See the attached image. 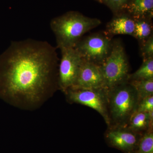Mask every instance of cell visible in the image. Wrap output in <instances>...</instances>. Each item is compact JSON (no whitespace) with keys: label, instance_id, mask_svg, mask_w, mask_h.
Returning <instances> with one entry per match:
<instances>
[{"label":"cell","instance_id":"cell-1","mask_svg":"<svg viewBox=\"0 0 153 153\" xmlns=\"http://www.w3.org/2000/svg\"><path fill=\"white\" fill-rule=\"evenodd\" d=\"M58 60L46 41H13L0 55V97L28 109L41 104L58 87Z\"/></svg>","mask_w":153,"mask_h":153},{"label":"cell","instance_id":"cell-2","mask_svg":"<svg viewBox=\"0 0 153 153\" xmlns=\"http://www.w3.org/2000/svg\"><path fill=\"white\" fill-rule=\"evenodd\" d=\"M101 24L98 19L70 12L52 19L50 27L56 38L57 47L60 49L74 48L84 34Z\"/></svg>","mask_w":153,"mask_h":153},{"label":"cell","instance_id":"cell-3","mask_svg":"<svg viewBox=\"0 0 153 153\" xmlns=\"http://www.w3.org/2000/svg\"><path fill=\"white\" fill-rule=\"evenodd\" d=\"M108 126L125 127L136 111L139 101L135 89L128 80L108 89Z\"/></svg>","mask_w":153,"mask_h":153},{"label":"cell","instance_id":"cell-4","mask_svg":"<svg viewBox=\"0 0 153 153\" xmlns=\"http://www.w3.org/2000/svg\"><path fill=\"white\" fill-rule=\"evenodd\" d=\"M100 66L108 88L128 80L129 65L120 41H113L109 55Z\"/></svg>","mask_w":153,"mask_h":153},{"label":"cell","instance_id":"cell-5","mask_svg":"<svg viewBox=\"0 0 153 153\" xmlns=\"http://www.w3.org/2000/svg\"><path fill=\"white\" fill-rule=\"evenodd\" d=\"M108 89L106 88H83L72 87L64 93L69 102L82 105L97 111L108 126Z\"/></svg>","mask_w":153,"mask_h":153},{"label":"cell","instance_id":"cell-6","mask_svg":"<svg viewBox=\"0 0 153 153\" xmlns=\"http://www.w3.org/2000/svg\"><path fill=\"white\" fill-rule=\"evenodd\" d=\"M112 43L106 33H95L82 38L74 48L83 60L100 66L109 55Z\"/></svg>","mask_w":153,"mask_h":153},{"label":"cell","instance_id":"cell-7","mask_svg":"<svg viewBox=\"0 0 153 153\" xmlns=\"http://www.w3.org/2000/svg\"><path fill=\"white\" fill-rule=\"evenodd\" d=\"M61 58L58 71V88L65 92L74 85L82 58L74 48L60 49Z\"/></svg>","mask_w":153,"mask_h":153},{"label":"cell","instance_id":"cell-8","mask_svg":"<svg viewBox=\"0 0 153 153\" xmlns=\"http://www.w3.org/2000/svg\"><path fill=\"white\" fill-rule=\"evenodd\" d=\"M141 135L120 126H108L105 134L110 146L125 153H134Z\"/></svg>","mask_w":153,"mask_h":153},{"label":"cell","instance_id":"cell-9","mask_svg":"<svg viewBox=\"0 0 153 153\" xmlns=\"http://www.w3.org/2000/svg\"><path fill=\"white\" fill-rule=\"evenodd\" d=\"M72 87L83 88H107L100 66L82 59L76 81Z\"/></svg>","mask_w":153,"mask_h":153},{"label":"cell","instance_id":"cell-10","mask_svg":"<svg viewBox=\"0 0 153 153\" xmlns=\"http://www.w3.org/2000/svg\"><path fill=\"white\" fill-rule=\"evenodd\" d=\"M135 21L131 16L122 15L114 18L106 26L107 34L111 36L115 35L133 36Z\"/></svg>","mask_w":153,"mask_h":153},{"label":"cell","instance_id":"cell-11","mask_svg":"<svg viewBox=\"0 0 153 153\" xmlns=\"http://www.w3.org/2000/svg\"><path fill=\"white\" fill-rule=\"evenodd\" d=\"M153 111L146 113L136 111L131 115L125 127L142 134L153 129Z\"/></svg>","mask_w":153,"mask_h":153},{"label":"cell","instance_id":"cell-12","mask_svg":"<svg viewBox=\"0 0 153 153\" xmlns=\"http://www.w3.org/2000/svg\"><path fill=\"white\" fill-rule=\"evenodd\" d=\"M126 9L134 19H151L153 15V0H131Z\"/></svg>","mask_w":153,"mask_h":153},{"label":"cell","instance_id":"cell-13","mask_svg":"<svg viewBox=\"0 0 153 153\" xmlns=\"http://www.w3.org/2000/svg\"><path fill=\"white\" fill-rule=\"evenodd\" d=\"M149 19H134L135 30L133 37L140 42L146 40L153 35L152 24Z\"/></svg>","mask_w":153,"mask_h":153},{"label":"cell","instance_id":"cell-14","mask_svg":"<svg viewBox=\"0 0 153 153\" xmlns=\"http://www.w3.org/2000/svg\"><path fill=\"white\" fill-rule=\"evenodd\" d=\"M153 78V57L143 59L139 68L133 74H129L128 80L147 79Z\"/></svg>","mask_w":153,"mask_h":153},{"label":"cell","instance_id":"cell-15","mask_svg":"<svg viewBox=\"0 0 153 153\" xmlns=\"http://www.w3.org/2000/svg\"><path fill=\"white\" fill-rule=\"evenodd\" d=\"M128 81L135 89L139 100L150 96L153 95V78Z\"/></svg>","mask_w":153,"mask_h":153},{"label":"cell","instance_id":"cell-16","mask_svg":"<svg viewBox=\"0 0 153 153\" xmlns=\"http://www.w3.org/2000/svg\"><path fill=\"white\" fill-rule=\"evenodd\" d=\"M134 153H153V129L142 134Z\"/></svg>","mask_w":153,"mask_h":153},{"label":"cell","instance_id":"cell-17","mask_svg":"<svg viewBox=\"0 0 153 153\" xmlns=\"http://www.w3.org/2000/svg\"><path fill=\"white\" fill-rule=\"evenodd\" d=\"M140 52L143 59L153 57V36L141 42Z\"/></svg>","mask_w":153,"mask_h":153},{"label":"cell","instance_id":"cell-18","mask_svg":"<svg viewBox=\"0 0 153 153\" xmlns=\"http://www.w3.org/2000/svg\"><path fill=\"white\" fill-rule=\"evenodd\" d=\"M136 111L149 113L153 111V95L140 100Z\"/></svg>","mask_w":153,"mask_h":153},{"label":"cell","instance_id":"cell-19","mask_svg":"<svg viewBox=\"0 0 153 153\" xmlns=\"http://www.w3.org/2000/svg\"><path fill=\"white\" fill-rule=\"evenodd\" d=\"M113 10L117 12L126 9L129 0H103Z\"/></svg>","mask_w":153,"mask_h":153},{"label":"cell","instance_id":"cell-20","mask_svg":"<svg viewBox=\"0 0 153 153\" xmlns=\"http://www.w3.org/2000/svg\"><path fill=\"white\" fill-rule=\"evenodd\" d=\"M97 1H99L101 2H103V0H97Z\"/></svg>","mask_w":153,"mask_h":153}]
</instances>
